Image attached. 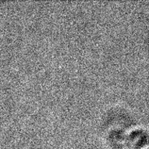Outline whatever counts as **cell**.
Instances as JSON below:
<instances>
[{
  "label": "cell",
  "instance_id": "6da1fadb",
  "mask_svg": "<svg viewBox=\"0 0 149 149\" xmlns=\"http://www.w3.org/2000/svg\"><path fill=\"white\" fill-rule=\"evenodd\" d=\"M127 149H148L147 133L143 129H135L127 138Z\"/></svg>",
  "mask_w": 149,
  "mask_h": 149
}]
</instances>
